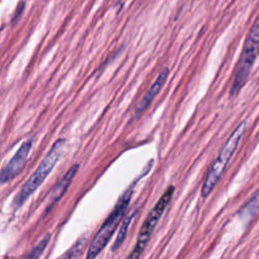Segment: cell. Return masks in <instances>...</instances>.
<instances>
[{
    "instance_id": "11",
    "label": "cell",
    "mask_w": 259,
    "mask_h": 259,
    "mask_svg": "<svg viewBox=\"0 0 259 259\" xmlns=\"http://www.w3.org/2000/svg\"><path fill=\"white\" fill-rule=\"evenodd\" d=\"M86 243H87V237H81L79 238L75 244L64 254L62 255L63 258H76V257H79L81 256V254L83 253V250L86 246Z\"/></svg>"
},
{
    "instance_id": "12",
    "label": "cell",
    "mask_w": 259,
    "mask_h": 259,
    "mask_svg": "<svg viewBox=\"0 0 259 259\" xmlns=\"http://www.w3.org/2000/svg\"><path fill=\"white\" fill-rule=\"evenodd\" d=\"M50 239H51V235L47 234L42 238V240L33 249H31V251L28 254H26V257L27 258H38V257H40V255L42 254L44 250L48 246V243H49Z\"/></svg>"
},
{
    "instance_id": "9",
    "label": "cell",
    "mask_w": 259,
    "mask_h": 259,
    "mask_svg": "<svg viewBox=\"0 0 259 259\" xmlns=\"http://www.w3.org/2000/svg\"><path fill=\"white\" fill-rule=\"evenodd\" d=\"M258 211H259V189L242 206V208L239 211V214L242 220H252L257 214Z\"/></svg>"
},
{
    "instance_id": "1",
    "label": "cell",
    "mask_w": 259,
    "mask_h": 259,
    "mask_svg": "<svg viewBox=\"0 0 259 259\" xmlns=\"http://www.w3.org/2000/svg\"><path fill=\"white\" fill-rule=\"evenodd\" d=\"M66 140L61 138L57 140L53 146L51 147L48 154L41 160L37 168L31 174V176L27 179V181L22 185L19 192L13 199L14 208L20 207L25 200L40 186V184L46 180L47 176L52 172L58 161L60 160L62 153L65 149Z\"/></svg>"
},
{
    "instance_id": "2",
    "label": "cell",
    "mask_w": 259,
    "mask_h": 259,
    "mask_svg": "<svg viewBox=\"0 0 259 259\" xmlns=\"http://www.w3.org/2000/svg\"><path fill=\"white\" fill-rule=\"evenodd\" d=\"M247 130V122L244 120L242 121L233 134L230 136L226 144L223 146L222 150L220 151L217 159L213 161L211 166L209 167L205 179L203 181L201 187V196L207 197L210 192L213 190L214 186L217 185L218 181L220 180L222 174L224 173L230 159L232 158L233 154L235 153L237 147L239 146L242 138L244 137Z\"/></svg>"
},
{
    "instance_id": "4",
    "label": "cell",
    "mask_w": 259,
    "mask_h": 259,
    "mask_svg": "<svg viewBox=\"0 0 259 259\" xmlns=\"http://www.w3.org/2000/svg\"><path fill=\"white\" fill-rule=\"evenodd\" d=\"M133 188L134 186L132 185V187L122 194V196L116 202L112 212L108 215V218L105 220V222L102 224V226L94 236L86 254V257L88 259L97 257L111 239L114 231L122 220L125 210L130 204L133 194Z\"/></svg>"
},
{
    "instance_id": "6",
    "label": "cell",
    "mask_w": 259,
    "mask_h": 259,
    "mask_svg": "<svg viewBox=\"0 0 259 259\" xmlns=\"http://www.w3.org/2000/svg\"><path fill=\"white\" fill-rule=\"evenodd\" d=\"M32 143V139H28L27 141L23 142L16 151V153L13 155V157L9 160V162L2 168L0 177L2 184L12 180L21 171L31 150Z\"/></svg>"
},
{
    "instance_id": "5",
    "label": "cell",
    "mask_w": 259,
    "mask_h": 259,
    "mask_svg": "<svg viewBox=\"0 0 259 259\" xmlns=\"http://www.w3.org/2000/svg\"><path fill=\"white\" fill-rule=\"evenodd\" d=\"M174 190H175L174 186H172V185L169 186L166 189V191L163 193V195L159 198V200L157 201L154 208L149 212L147 219L145 220V222L140 230V233H139V236L137 239V243H136L133 251L128 255L130 258H138L143 253L146 245L148 244V242L152 236V233H153L155 227L157 226L160 218L162 217L167 205L169 204V202L172 198V195L174 193Z\"/></svg>"
},
{
    "instance_id": "8",
    "label": "cell",
    "mask_w": 259,
    "mask_h": 259,
    "mask_svg": "<svg viewBox=\"0 0 259 259\" xmlns=\"http://www.w3.org/2000/svg\"><path fill=\"white\" fill-rule=\"evenodd\" d=\"M79 169V164H75L70 167V169L66 172V174L61 178V180L55 185V187L52 189L50 196H49V201L46 206V212L50 211L52 207L63 197L65 192L67 191L69 185L71 184L73 178L75 177L77 171Z\"/></svg>"
},
{
    "instance_id": "3",
    "label": "cell",
    "mask_w": 259,
    "mask_h": 259,
    "mask_svg": "<svg viewBox=\"0 0 259 259\" xmlns=\"http://www.w3.org/2000/svg\"><path fill=\"white\" fill-rule=\"evenodd\" d=\"M259 56V22L254 24L248 32L243 50L235 71L230 96L235 97L246 84L253 65Z\"/></svg>"
},
{
    "instance_id": "7",
    "label": "cell",
    "mask_w": 259,
    "mask_h": 259,
    "mask_svg": "<svg viewBox=\"0 0 259 259\" xmlns=\"http://www.w3.org/2000/svg\"><path fill=\"white\" fill-rule=\"evenodd\" d=\"M168 75H169V69L167 67H165L164 69L161 70V72L159 73L157 79L154 81V83L151 85V87L147 90L146 94L143 96V98L137 104V106H136V108L134 110V113H133L132 120L139 118L145 112V110L151 105L152 101L160 93L162 87L166 83Z\"/></svg>"
},
{
    "instance_id": "10",
    "label": "cell",
    "mask_w": 259,
    "mask_h": 259,
    "mask_svg": "<svg viewBox=\"0 0 259 259\" xmlns=\"http://www.w3.org/2000/svg\"><path fill=\"white\" fill-rule=\"evenodd\" d=\"M137 211H138V210H137L136 208H134V209L131 211V213H128L124 219H122L121 225H120V227H119V230H118V232H117L116 238H115L114 243H113V246H112V248H111V250H112L113 252L116 251V250L119 248V246L122 244V242H123V240H124V238H125V236H126V233H127L130 224L132 223V221H133L135 214L137 213Z\"/></svg>"
}]
</instances>
